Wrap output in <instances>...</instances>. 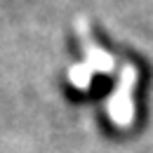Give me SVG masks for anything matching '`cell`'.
I'll list each match as a JSON object with an SVG mask.
<instances>
[{"mask_svg":"<svg viewBox=\"0 0 153 153\" xmlns=\"http://www.w3.org/2000/svg\"><path fill=\"white\" fill-rule=\"evenodd\" d=\"M80 52L82 59L68 68V85L87 99L106 104L104 111H108V118L118 125H127L137 111L139 68L106 50L92 28L80 31Z\"/></svg>","mask_w":153,"mask_h":153,"instance_id":"cell-1","label":"cell"}]
</instances>
